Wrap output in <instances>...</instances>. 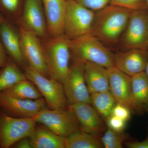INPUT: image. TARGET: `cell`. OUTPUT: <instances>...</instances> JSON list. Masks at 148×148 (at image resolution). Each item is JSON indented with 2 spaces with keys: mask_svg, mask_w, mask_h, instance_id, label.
Listing matches in <instances>:
<instances>
[{
  "mask_svg": "<svg viewBox=\"0 0 148 148\" xmlns=\"http://www.w3.org/2000/svg\"><path fill=\"white\" fill-rule=\"evenodd\" d=\"M37 115L31 117H12L1 112L0 147H11L23 138L29 137L34 130Z\"/></svg>",
  "mask_w": 148,
  "mask_h": 148,
  "instance_id": "obj_6",
  "label": "cell"
},
{
  "mask_svg": "<svg viewBox=\"0 0 148 148\" xmlns=\"http://www.w3.org/2000/svg\"><path fill=\"white\" fill-rule=\"evenodd\" d=\"M110 4L131 10H148L145 0H110Z\"/></svg>",
  "mask_w": 148,
  "mask_h": 148,
  "instance_id": "obj_26",
  "label": "cell"
},
{
  "mask_svg": "<svg viewBox=\"0 0 148 148\" xmlns=\"http://www.w3.org/2000/svg\"><path fill=\"white\" fill-rule=\"evenodd\" d=\"M1 112H0V117H1Z\"/></svg>",
  "mask_w": 148,
  "mask_h": 148,
  "instance_id": "obj_38",
  "label": "cell"
},
{
  "mask_svg": "<svg viewBox=\"0 0 148 148\" xmlns=\"http://www.w3.org/2000/svg\"><path fill=\"white\" fill-rule=\"evenodd\" d=\"M76 117L81 131L102 135L107 130L105 121L90 104L77 103L68 106Z\"/></svg>",
  "mask_w": 148,
  "mask_h": 148,
  "instance_id": "obj_12",
  "label": "cell"
},
{
  "mask_svg": "<svg viewBox=\"0 0 148 148\" xmlns=\"http://www.w3.org/2000/svg\"><path fill=\"white\" fill-rule=\"evenodd\" d=\"M3 92L13 97L23 99L36 100L42 97L36 86L27 79L17 83Z\"/></svg>",
  "mask_w": 148,
  "mask_h": 148,
  "instance_id": "obj_24",
  "label": "cell"
},
{
  "mask_svg": "<svg viewBox=\"0 0 148 148\" xmlns=\"http://www.w3.org/2000/svg\"><path fill=\"white\" fill-rule=\"evenodd\" d=\"M144 111L148 114V102L144 106Z\"/></svg>",
  "mask_w": 148,
  "mask_h": 148,
  "instance_id": "obj_34",
  "label": "cell"
},
{
  "mask_svg": "<svg viewBox=\"0 0 148 148\" xmlns=\"http://www.w3.org/2000/svg\"><path fill=\"white\" fill-rule=\"evenodd\" d=\"M106 123L108 128L117 132L124 131L126 126V121L113 115L108 118Z\"/></svg>",
  "mask_w": 148,
  "mask_h": 148,
  "instance_id": "obj_29",
  "label": "cell"
},
{
  "mask_svg": "<svg viewBox=\"0 0 148 148\" xmlns=\"http://www.w3.org/2000/svg\"><path fill=\"white\" fill-rule=\"evenodd\" d=\"M92 107L106 122L117 102L109 90L90 94Z\"/></svg>",
  "mask_w": 148,
  "mask_h": 148,
  "instance_id": "obj_22",
  "label": "cell"
},
{
  "mask_svg": "<svg viewBox=\"0 0 148 148\" xmlns=\"http://www.w3.org/2000/svg\"><path fill=\"white\" fill-rule=\"evenodd\" d=\"M21 0H0V13L9 16H13L17 12Z\"/></svg>",
  "mask_w": 148,
  "mask_h": 148,
  "instance_id": "obj_27",
  "label": "cell"
},
{
  "mask_svg": "<svg viewBox=\"0 0 148 148\" xmlns=\"http://www.w3.org/2000/svg\"><path fill=\"white\" fill-rule=\"evenodd\" d=\"M86 8L98 12L103 9L110 3V0H75Z\"/></svg>",
  "mask_w": 148,
  "mask_h": 148,
  "instance_id": "obj_28",
  "label": "cell"
},
{
  "mask_svg": "<svg viewBox=\"0 0 148 148\" xmlns=\"http://www.w3.org/2000/svg\"><path fill=\"white\" fill-rule=\"evenodd\" d=\"M95 12L86 8L75 0H67L64 34L74 39L91 33Z\"/></svg>",
  "mask_w": 148,
  "mask_h": 148,
  "instance_id": "obj_4",
  "label": "cell"
},
{
  "mask_svg": "<svg viewBox=\"0 0 148 148\" xmlns=\"http://www.w3.org/2000/svg\"><path fill=\"white\" fill-rule=\"evenodd\" d=\"M36 121L56 135L65 138L81 130L76 117L68 108L44 109L37 115Z\"/></svg>",
  "mask_w": 148,
  "mask_h": 148,
  "instance_id": "obj_7",
  "label": "cell"
},
{
  "mask_svg": "<svg viewBox=\"0 0 148 148\" xmlns=\"http://www.w3.org/2000/svg\"><path fill=\"white\" fill-rule=\"evenodd\" d=\"M46 20L47 30L51 37L64 34L67 0H41Z\"/></svg>",
  "mask_w": 148,
  "mask_h": 148,
  "instance_id": "obj_15",
  "label": "cell"
},
{
  "mask_svg": "<svg viewBox=\"0 0 148 148\" xmlns=\"http://www.w3.org/2000/svg\"><path fill=\"white\" fill-rule=\"evenodd\" d=\"M26 79L25 74L19 70L16 64L8 59L5 65L0 70V93Z\"/></svg>",
  "mask_w": 148,
  "mask_h": 148,
  "instance_id": "obj_23",
  "label": "cell"
},
{
  "mask_svg": "<svg viewBox=\"0 0 148 148\" xmlns=\"http://www.w3.org/2000/svg\"><path fill=\"white\" fill-rule=\"evenodd\" d=\"M32 148H66V138L43 126H36L29 137Z\"/></svg>",
  "mask_w": 148,
  "mask_h": 148,
  "instance_id": "obj_19",
  "label": "cell"
},
{
  "mask_svg": "<svg viewBox=\"0 0 148 148\" xmlns=\"http://www.w3.org/2000/svg\"><path fill=\"white\" fill-rule=\"evenodd\" d=\"M84 65V62L75 59L62 83L69 105L77 103L91 105L90 94L85 79Z\"/></svg>",
  "mask_w": 148,
  "mask_h": 148,
  "instance_id": "obj_10",
  "label": "cell"
},
{
  "mask_svg": "<svg viewBox=\"0 0 148 148\" xmlns=\"http://www.w3.org/2000/svg\"><path fill=\"white\" fill-rule=\"evenodd\" d=\"M3 18L2 17L1 15V13H0V23L2 21Z\"/></svg>",
  "mask_w": 148,
  "mask_h": 148,
  "instance_id": "obj_36",
  "label": "cell"
},
{
  "mask_svg": "<svg viewBox=\"0 0 148 148\" xmlns=\"http://www.w3.org/2000/svg\"><path fill=\"white\" fill-rule=\"evenodd\" d=\"M84 77L90 94L109 90L108 69L97 64L84 62Z\"/></svg>",
  "mask_w": 148,
  "mask_h": 148,
  "instance_id": "obj_18",
  "label": "cell"
},
{
  "mask_svg": "<svg viewBox=\"0 0 148 148\" xmlns=\"http://www.w3.org/2000/svg\"><path fill=\"white\" fill-rule=\"evenodd\" d=\"M18 33L21 52L25 61L37 71L50 77L43 47L38 37L25 27H19Z\"/></svg>",
  "mask_w": 148,
  "mask_h": 148,
  "instance_id": "obj_9",
  "label": "cell"
},
{
  "mask_svg": "<svg viewBox=\"0 0 148 148\" xmlns=\"http://www.w3.org/2000/svg\"><path fill=\"white\" fill-rule=\"evenodd\" d=\"M23 20L26 28L38 37L45 36L47 26L41 0L24 1Z\"/></svg>",
  "mask_w": 148,
  "mask_h": 148,
  "instance_id": "obj_16",
  "label": "cell"
},
{
  "mask_svg": "<svg viewBox=\"0 0 148 148\" xmlns=\"http://www.w3.org/2000/svg\"><path fill=\"white\" fill-rule=\"evenodd\" d=\"M25 75L39 90L50 109L68 108L69 104L62 83L45 76L29 66L25 68Z\"/></svg>",
  "mask_w": 148,
  "mask_h": 148,
  "instance_id": "obj_5",
  "label": "cell"
},
{
  "mask_svg": "<svg viewBox=\"0 0 148 148\" xmlns=\"http://www.w3.org/2000/svg\"><path fill=\"white\" fill-rule=\"evenodd\" d=\"M8 59L6 52L3 46L0 36V70L5 65Z\"/></svg>",
  "mask_w": 148,
  "mask_h": 148,
  "instance_id": "obj_32",
  "label": "cell"
},
{
  "mask_svg": "<svg viewBox=\"0 0 148 148\" xmlns=\"http://www.w3.org/2000/svg\"><path fill=\"white\" fill-rule=\"evenodd\" d=\"M69 44L75 60L93 63L107 69L115 67L114 54L91 33L69 40Z\"/></svg>",
  "mask_w": 148,
  "mask_h": 148,
  "instance_id": "obj_2",
  "label": "cell"
},
{
  "mask_svg": "<svg viewBox=\"0 0 148 148\" xmlns=\"http://www.w3.org/2000/svg\"><path fill=\"white\" fill-rule=\"evenodd\" d=\"M108 69L109 91L117 103L135 112L132 102L131 77L116 68Z\"/></svg>",
  "mask_w": 148,
  "mask_h": 148,
  "instance_id": "obj_14",
  "label": "cell"
},
{
  "mask_svg": "<svg viewBox=\"0 0 148 148\" xmlns=\"http://www.w3.org/2000/svg\"><path fill=\"white\" fill-rule=\"evenodd\" d=\"M0 36L6 52L17 64L24 63L21 52L19 33L10 21L3 19L0 23Z\"/></svg>",
  "mask_w": 148,
  "mask_h": 148,
  "instance_id": "obj_17",
  "label": "cell"
},
{
  "mask_svg": "<svg viewBox=\"0 0 148 148\" xmlns=\"http://www.w3.org/2000/svg\"><path fill=\"white\" fill-rule=\"evenodd\" d=\"M144 72L145 73L146 75H147V76L148 77V61H147V65H146L145 71Z\"/></svg>",
  "mask_w": 148,
  "mask_h": 148,
  "instance_id": "obj_35",
  "label": "cell"
},
{
  "mask_svg": "<svg viewBox=\"0 0 148 148\" xmlns=\"http://www.w3.org/2000/svg\"><path fill=\"white\" fill-rule=\"evenodd\" d=\"M12 147L16 148H32L29 137H26L19 140Z\"/></svg>",
  "mask_w": 148,
  "mask_h": 148,
  "instance_id": "obj_33",
  "label": "cell"
},
{
  "mask_svg": "<svg viewBox=\"0 0 148 148\" xmlns=\"http://www.w3.org/2000/svg\"><path fill=\"white\" fill-rule=\"evenodd\" d=\"M132 11L108 5L95 12L91 34L101 42L115 43L120 39Z\"/></svg>",
  "mask_w": 148,
  "mask_h": 148,
  "instance_id": "obj_1",
  "label": "cell"
},
{
  "mask_svg": "<svg viewBox=\"0 0 148 148\" xmlns=\"http://www.w3.org/2000/svg\"><path fill=\"white\" fill-rule=\"evenodd\" d=\"M145 1L146 5H147V7L148 10V0H145Z\"/></svg>",
  "mask_w": 148,
  "mask_h": 148,
  "instance_id": "obj_37",
  "label": "cell"
},
{
  "mask_svg": "<svg viewBox=\"0 0 148 148\" xmlns=\"http://www.w3.org/2000/svg\"><path fill=\"white\" fill-rule=\"evenodd\" d=\"M125 145L128 148H148V129L147 135L145 140L141 142L131 141L127 142Z\"/></svg>",
  "mask_w": 148,
  "mask_h": 148,
  "instance_id": "obj_31",
  "label": "cell"
},
{
  "mask_svg": "<svg viewBox=\"0 0 148 148\" xmlns=\"http://www.w3.org/2000/svg\"><path fill=\"white\" fill-rule=\"evenodd\" d=\"M44 98L36 100L16 98L3 92L0 93V108L17 117L36 116L41 111L47 108Z\"/></svg>",
  "mask_w": 148,
  "mask_h": 148,
  "instance_id": "obj_11",
  "label": "cell"
},
{
  "mask_svg": "<svg viewBox=\"0 0 148 148\" xmlns=\"http://www.w3.org/2000/svg\"><path fill=\"white\" fill-rule=\"evenodd\" d=\"M102 135L77 131L66 138V148H102Z\"/></svg>",
  "mask_w": 148,
  "mask_h": 148,
  "instance_id": "obj_21",
  "label": "cell"
},
{
  "mask_svg": "<svg viewBox=\"0 0 148 148\" xmlns=\"http://www.w3.org/2000/svg\"><path fill=\"white\" fill-rule=\"evenodd\" d=\"M104 135L101 136V140L105 148H122L125 142L128 140L129 135L127 133L117 132L108 127Z\"/></svg>",
  "mask_w": 148,
  "mask_h": 148,
  "instance_id": "obj_25",
  "label": "cell"
},
{
  "mask_svg": "<svg viewBox=\"0 0 148 148\" xmlns=\"http://www.w3.org/2000/svg\"><path fill=\"white\" fill-rule=\"evenodd\" d=\"M116 68L130 77L145 71L148 61V50L131 49L114 54Z\"/></svg>",
  "mask_w": 148,
  "mask_h": 148,
  "instance_id": "obj_13",
  "label": "cell"
},
{
  "mask_svg": "<svg viewBox=\"0 0 148 148\" xmlns=\"http://www.w3.org/2000/svg\"><path fill=\"white\" fill-rule=\"evenodd\" d=\"M120 40L124 49L148 50V10L132 11Z\"/></svg>",
  "mask_w": 148,
  "mask_h": 148,
  "instance_id": "obj_8",
  "label": "cell"
},
{
  "mask_svg": "<svg viewBox=\"0 0 148 148\" xmlns=\"http://www.w3.org/2000/svg\"><path fill=\"white\" fill-rule=\"evenodd\" d=\"M69 40L64 34L51 37L43 47L50 77L63 83L70 69Z\"/></svg>",
  "mask_w": 148,
  "mask_h": 148,
  "instance_id": "obj_3",
  "label": "cell"
},
{
  "mask_svg": "<svg viewBox=\"0 0 148 148\" xmlns=\"http://www.w3.org/2000/svg\"><path fill=\"white\" fill-rule=\"evenodd\" d=\"M132 102L135 112L144 111L148 102V77L145 72L131 77Z\"/></svg>",
  "mask_w": 148,
  "mask_h": 148,
  "instance_id": "obj_20",
  "label": "cell"
},
{
  "mask_svg": "<svg viewBox=\"0 0 148 148\" xmlns=\"http://www.w3.org/2000/svg\"><path fill=\"white\" fill-rule=\"evenodd\" d=\"M112 115L127 122L131 117V110L124 105L117 103L112 111Z\"/></svg>",
  "mask_w": 148,
  "mask_h": 148,
  "instance_id": "obj_30",
  "label": "cell"
}]
</instances>
